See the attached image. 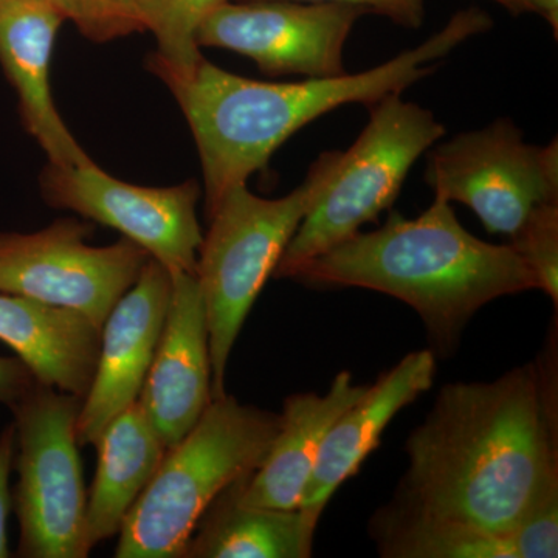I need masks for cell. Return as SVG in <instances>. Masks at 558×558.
<instances>
[{
  "mask_svg": "<svg viewBox=\"0 0 558 558\" xmlns=\"http://www.w3.org/2000/svg\"><path fill=\"white\" fill-rule=\"evenodd\" d=\"M509 535L517 558L558 556V475L543 484L531 508Z\"/></svg>",
  "mask_w": 558,
  "mask_h": 558,
  "instance_id": "obj_24",
  "label": "cell"
},
{
  "mask_svg": "<svg viewBox=\"0 0 558 558\" xmlns=\"http://www.w3.org/2000/svg\"><path fill=\"white\" fill-rule=\"evenodd\" d=\"M380 557L517 558L510 535L490 534L435 517L418 515L388 505L369 523Z\"/></svg>",
  "mask_w": 558,
  "mask_h": 558,
  "instance_id": "obj_20",
  "label": "cell"
},
{
  "mask_svg": "<svg viewBox=\"0 0 558 558\" xmlns=\"http://www.w3.org/2000/svg\"><path fill=\"white\" fill-rule=\"evenodd\" d=\"M510 245L532 270L543 290L558 304V199L543 202L532 209Z\"/></svg>",
  "mask_w": 558,
  "mask_h": 558,
  "instance_id": "obj_22",
  "label": "cell"
},
{
  "mask_svg": "<svg viewBox=\"0 0 558 558\" xmlns=\"http://www.w3.org/2000/svg\"><path fill=\"white\" fill-rule=\"evenodd\" d=\"M92 43H110L145 32L135 0H47Z\"/></svg>",
  "mask_w": 558,
  "mask_h": 558,
  "instance_id": "obj_23",
  "label": "cell"
},
{
  "mask_svg": "<svg viewBox=\"0 0 558 558\" xmlns=\"http://www.w3.org/2000/svg\"><path fill=\"white\" fill-rule=\"evenodd\" d=\"M226 2L229 0H135L145 32L157 40L146 68L153 73H190L204 58L197 46L202 22Z\"/></svg>",
  "mask_w": 558,
  "mask_h": 558,
  "instance_id": "obj_21",
  "label": "cell"
},
{
  "mask_svg": "<svg viewBox=\"0 0 558 558\" xmlns=\"http://www.w3.org/2000/svg\"><path fill=\"white\" fill-rule=\"evenodd\" d=\"M171 289L170 270L150 258L106 318L97 369L76 421L80 446H95L110 422L137 402L167 318Z\"/></svg>",
  "mask_w": 558,
  "mask_h": 558,
  "instance_id": "obj_12",
  "label": "cell"
},
{
  "mask_svg": "<svg viewBox=\"0 0 558 558\" xmlns=\"http://www.w3.org/2000/svg\"><path fill=\"white\" fill-rule=\"evenodd\" d=\"M16 457V428L14 424L3 429L0 435V558L10 557L7 521L13 508L10 490V473Z\"/></svg>",
  "mask_w": 558,
  "mask_h": 558,
  "instance_id": "obj_26",
  "label": "cell"
},
{
  "mask_svg": "<svg viewBox=\"0 0 558 558\" xmlns=\"http://www.w3.org/2000/svg\"><path fill=\"white\" fill-rule=\"evenodd\" d=\"M435 373L433 351L410 352L368 385L365 395L333 422L323 440L299 509L312 531L317 532L319 519L333 494L379 447L389 422L433 387Z\"/></svg>",
  "mask_w": 558,
  "mask_h": 558,
  "instance_id": "obj_14",
  "label": "cell"
},
{
  "mask_svg": "<svg viewBox=\"0 0 558 558\" xmlns=\"http://www.w3.org/2000/svg\"><path fill=\"white\" fill-rule=\"evenodd\" d=\"M64 22L47 0H0V64L20 98L25 130L57 167L94 163L61 119L50 64Z\"/></svg>",
  "mask_w": 558,
  "mask_h": 558,
  "instance_id": "obj_15",
  "label": "cell"
},
{
  "mask_svg": "<svg viewBox=\"0 0 558 558\" xmlns=\"http://www.w3.org/2000/svg\"><path fill=\"white\" fill-rule=\"evenodd\" d=\"M425 180L435 197L468 205L488 233L512 236L532 209L558 199V142L529 145L509 119L440 143Z\"/></svg>",
  "mask_w": 558,
  "mask_h": 558,
  "instance_id": "obj_8",
  "label": "cell"
},
{
  "mask_svg": "<svg viewBox=\"0 0 558 558\" xmlns=\"http://www.w3.org/2000/svg\"><path fill=\"white\" fill-rule=\"evenodd\" d=\"M534 13L542 14L553 27L556 39L558 36V0H531Z\"/></svg>",
  "mask_w": 558,
  "mask_h": 558,
  "instance_id": "obj_28",
  "label": "cell"
},
{
  "mask_svg": "<svg viewBox=\"0 0 558 558\" xmlns=\"http://www.w3.org/2000/svg\"><path fill=\"white\" fill-rule=\"evenodd\" d=\"M170 306L138 402L167 449L213 400L207 310L196 275L171 274Z\"/></svg>",
  "mask_w": 558,
  "mask_h": 558,
  "instance_id": "obj_13",
  "label": "cell"
},
{
  "mask_svg": "<svg viewBox=\"0 0 558 558\" xmlns=\"http://www.w3.org/2000/svg\"><path fill=\"white\" fill-rule=\"evenodd\" d=\"M36 381L20 357H0V403L13 407L35 387Z\"/></svg>",
  "mask_w": 558,
  "mask_h": 558,
  "instance_id": "obj_27",
  "label": "cell"
},
{
  "mask_svg": "<svg viewBox=\"0 0 558 558\" xmlns=\"http://www.w3.org/2000/svg\"><path fill=\"white\" fill-rule=\"evenodd\" d=\"M349 371L333 377L325 395L296 392L281 413V427L255 472L229 486L242 506L299 510L323 440L343 411L365 395Z\"/></svg>",
  "mask_w": 558,
  "mask_h": 558,
  "instance_id": "obj_16",
  "label": "cell"
},
{
  "mask_svg": "<svg viewBox=\"0 0 558 558\" xmlns=\"http://www.w3.org/2000/svg\"><path fill=\"white\" fill-rule=\"evenodd\" d=\"M281 414L213 399L199 422L167 450L156 475L128 512L116 558H183L189 539L220 492L259 468Z\"/></svg>",
  "mask_w": 558,
  "mask_h": 558,
  "instance_id": "obj_4",
  "label": "cell"
},
{
  "mask_svg": "<svg viewBox=\"0 0 558 558\" xmlns=\"http://www.w3.org/2000/svg\"><path fill=\"white\" fill-rule=\"evenodd\" d=\"M307 3H344L362 7L405 28H418L424 22V0H292Z\"/></svg>",
  "mask_w": 558,
  "mask_h": 558,
  "instance_id": "obj_25",
  "label": "cell"
},
{
  "mask_svg": "<svg viewBox=\"0 0 558 558\" xmlns=\"http://www.w3.org/2000/svg\"><path fill=\"white\" fill-rule=\"evenodd\" d=\"M369 121L348 150L319 199L301 220L275 278H290L300 267L359 233L398 199L407 175L422 154L446 135L428 109L399 94L368 106Z\"/></svg>",
  "mask_w": 558,
  "mask_h": 558,
  "instance_id": "obj_6",
  "label": "cell"
},
{
  "mask_svg": "<svg viewBox=\"0 0 558 558\" xmlns=\"http://www.w3.org/2000/svg\"><path fill=\"white\" fill-rule=\"evenodd\" d=\"M495 2L509 10L513 16H520L523 13H534L531 0H495Z\"/></svg>",
  "mask_w": 558,
  "mask_h": 558,
  "instance_id": "obj_29",
  "label": "cell"
},
{
  "mask_svg": "<svg viewBox=\"0 0 558 558\" xmlns=\"http://www.w3.org/2000/svg\"><path fill=\"white\" fill-rule=\"evenodd\" d=\"M314 539L300 510L248 508L227 487L201 517L183 558H310Z\"/></svg>",
  "mask_w": 558,
  "mask_h": 558,
  "instance_id": "obj_19",
  "label": "cell"
},
{
  "mask_svg": "<svg viewBox=\"0 0 558 558\" xmlns=\"http://www.w3.org/2000/svg\"><path fill=\"white\" fill-rule=\"evenodd\" d=\"M556 333L538 362L440 389L389 505L508 535L558 475Z\"/></svg>",
  "mask_w": 558,
  "mask_h": 558,
  "instance_id": "obj_1",
  "label": "cell"
},
{
  "mask_svg": "<svg viewBox=\"0 0 558 558\" xmlns=\"http://www.w3.org/2000/svg\"><path fill=\"white\" fill-rule=\"evenodd\" d=\"M340 153H323L299 189L279 199H264L247 185L236 186L208 219L196 278L207 310L213 399L227 395V366L245 318L301 220L328 186Z\"/></svg>",
  "mask_w": 558,
  "mask_h": 558,
  "instance_id": "obj_5",
  "label": "cell"
},
{
  "mask_svg": "<svg viewBox=\"0 0 558 558\" xmlns=\"http://www.w3.org/2000/svg\"><path fill=\"white\" fill-rule=\"evenodd\" d=\"M92 233V223L72 218L35 233H0V292L80 312L101 329L150 256L128 238L94 247Z\"/></svg>",
  "mask_w": 558,
  "mask_h": 558,
  "instance_id": "obj_9",
  "label": "cell"
},
{
  "mask_svg": "<svg viewBox=\"0 0 558 558\" xmlns=\"http://www.w3.org/2000/svg\"><path fill=\"white\" fill-rule=\"evenodd\" d=\"M295 281L360 288L395 296L417 312L439 354L451 355L473 315L501 296L538 289L512 245L481 241L435 197L416 219L392 213L385 226L300 267Z\"/></svg>",
  "mask_w": 558,
  "mask_h": 558,
  "instance_id": "obj_3",
  "label": "cell"
},
{
  "mask_svg": "<svg viewBox=\"0 0 558 558\" xmlns=\"http://www.w3.org/2000/svg\"><path fill=\"white\" fill-rule=\"evenodd\" d=\"M83 399L36 381L11 409L16 428L13 506L17 556L86 558V505L76 421Z\"/></svg>",
  "mask_w": 558,
  "mask_h": 558,
  "instance_id": "obj_7",
  "label": "cell"
},
{
  "mask_svg": "<svg viewBox=\"0 0 558 558\" xmlns=\"http://www.w3.org/2000/svg\"><path fill=\"white\" fill-rule=\"evenodd\" d=\"M40 193L50 207L78 213L135 242L170 274L196 275L202 234L196 180L153 189L112 178L97 163L86 167L47 165Z\"/></svg>",
  "mask_w": 558,
  "mask_h": 558,
  "instance_id": "obj_10",
  "label": "cell"
},
{
  "mask_svg": "<svg viewBox=\"0 0 558 558\" xmlns=\"http://www.w3.org/2000/svg\"><path fill=\"white\" fill-rule=\"evenodd\" d=\"M486 11L469 9L416 49L355 75L271 83L234 75L205 58L190 73L157 72L189 121L204 174L205 215L247 185L295 132L340 106H371L399 94L436 72L439 58L472 36L490 31Z\"/></svg>",
  "mask_w": 558,
  "mask_h": 558,
  "instance_id": "obj_2",
  "label": "cell"
},
{
  "mask_svg": "<svg viewBox=\"0 0 558 558\" xmlns=\"http://www.w3.org/2000/svg\"><path fill=\"white\" fill-rule=\"evenodd\" d=\"M369 11L344 3L229 0L202 22L197 46L247 57L269 76L344 75L349 33Z\"/></svg>",
  "mask_w": 558,
  "mask_h": 558,
  "instance_id": "obj_11",
  "label": "cell"
},
{
  "mask_svg": "<svg viewBox=\"0 0 558 558\" xmlns=\"http://www.w3.org/2000/svg\"><path fill=\"white\" fill-rule=\"evenodd\" d=\"M0 341L16 352L39 384L86 398L100 355L101 329L80 312L2 293Z\"/></svg>",
  "mask_w": 558,
  "mask_h": 558,
  "instance_id": "obj_17",
  "label": "cell"
},
{
  "mask_svg": "<svg viewBox=\"0 0 558 558\" xmlns=\"http://www.w3.org/2000/svg\"><path fill=\"white\" fill-rule=\"evenodd\" d=\"M95 446L97 473L86 505V545L90 550L119 535L128 512L168 450L138 400L110 422Z\"/></svg>",
  "mask_w": 558,
  "mask_h": 558,
  "instance_id": "obj_18",
  "label": "cell"
}]
</instances>
